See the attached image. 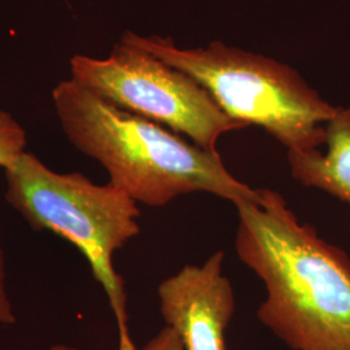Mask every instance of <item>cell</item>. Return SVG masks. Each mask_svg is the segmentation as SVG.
I'll return each instance as SVG.
<instances>
[{
  "label": "cell",
  "instance_id": "cell-1",
  "mask_svg": "<svg viewBox=\"0 0 350 350\" xmlns=\"http://www.w3.org/2000/svg\"><path fill=\"white\" fill-rule=\"evenodd\" d=\"M235 208L239 260L267 292L260 322L292 350H350L349 256L301 224L274 189Z\"/></svg>",
  "mask_w": 350,
  "mask_h": 350
},
{
  "label": "cell",
  "instance_id": "cell-2",
  "mask_svg": "<svg viewBox=\"0 0 350 350\" xmlns=\"http://www.w3.org/2000/svg\"><path fill=\"white\" fill-rule=\"evenodd\" d=\"M52 101L75 150L100 163L109 183L137 202L157 208L192 192L212 193L235 206L261 200V188L237 179L218 152L188 143L174 131L101 99L73 79L57 83Z\"/></svg>",
  "mask_w": 350,
  "mask_h": 350
},
{
  "label": "cell",
  "instance_id": "cell-3",
  "mask_svg": "<svg viewBox=\"0 0 350 350\" xmlns=\"http://www.w3.org/2000/svg\"><path fill=\"white\" fill-rule=\"evenodd\" d=\"M5 170V200L37 231H51L85 256L112 310L118 348L138 350L130 334L125 280L113 266L117 250L140 232L138 202L109 182L57 173L24 152Z\"/></svg>",
  "mask_w": 350,
  "mask_h": 350
},
{
  "label": "cell",
  "instance_id": "cell-4",
  "mask_svg": "<svg viewBox=\"0 0 350 350\" xmlns=\"http://www.w3.org/2000/svg\"><path fill=\"white\" fill-rule=\"evenodd\" d=\"M126 43L147 51L196 79L221 109L244 126L265 129L288 150H319L338 112L287 64L215 40L206 49H179L172 38L126 30Z\"/></svg>",
  "mask_w": 350,
  "mask_h": 350
},
{
  "label": "cell",
  "instance_id": "cell-5",
  "mask_svg": "<svg viewBox=\"0 0 350 350\" xmlns=\"http://www.w3.org/2000/svg\"><path fill=\"white\" fill-rule=\"evenodd\" d=\"M70 75L101 99L183 134L209 152H218L226 133L247 127L228 117L191 75L124 40L105 59L75 55Z\"/></svg>",
  "mask_w": 350,
  "mask_h": 350
},
{
  "label": "cell",
  "instance_id": "cell-6",
  "mask_svg": "<svg viewBox=\"0 0 350 350\" xmlns=\"http://www.w3.org/2000/svg\"><path fill=\"white\" fill-rule=\"evenodd\" d=\"M225 253L186 265L157 288L160 312L186 350H227L225 334L235 310L231 282L224 274Z\"/></svg>",
  "mask_w": 350,
  "mask_h": 350
},
{
  "label": "cell",
  "instance_id": "cell-7",
  "mask_svg": "<svg viewBox=\"0 0 350 350\" xmlns=\"http://www.w3.org/2000/svg\"><path fill=\"white\" fill-rule=\"evenodd\" d=\"M325 152L288 150L291 174L302 186L325 191L350 206V105L325 125Z\"/></svg>",
  "mask_w": 350,
  "mask_h": 350
},
{
  "label": "cell",
  "instance_id": "cell-8",
  "mask_svg": "<svg viewBox=\"0 0 350 350\" xmlns=\"http://www.w3.org/2000/svg\"><path fill=\"white\" fill-rule=\"evenodd\" d=\"M26 131L11 113L0 109V166L10 167L26 152Z\"/></svg>",
  "mask_w": 350,
  "mask_h": 350
},
{
  "label": "cell",
  "instance_id": "cell-9",
  "mask_svg": "<svg viewBox=\"0 0 350 350\" xmlns=\"http://www.w3.org/2000/svg\"><path fill=\"white\" fill-rule=\"evenodd\" d=\"M4 252L0 245V325H13L16 315L13 310L12 301L7 288V273H5Z\"/></svg>",
  "mask_w": 350,
  "mask_h": 350
},
{
  "label": "cell",
  "instance_id": "cell-10",
  "mask_svg": "<svg viewBox=\"0 0 350 350\" xmlns=\"http://www.w3.org/2000/svg\"><path fill=\"white\" fill-rule=\"evenodd\" d=\"M142 350H186L182 338L172 327L165 325L163 329L144 345Z\"/></svg>",
  "mask_w": 350,
  "mask_h": 350
},
{
  "label": "cell",
  "instance_id": "cell-11",
  "mask_svg": "<svg viewBox=\"0 0 350 350\" xmlns=\"http://www.w3.org/2000/svg\"><path fill=\"white\" fill-rule=\"evenodd\" d=\"M50 350H81L75 347H69V345H65V344H56V345H52Z\"/></svg>",
  "mask_w": 350,
  "mask_h": 350
}]
</instances>
